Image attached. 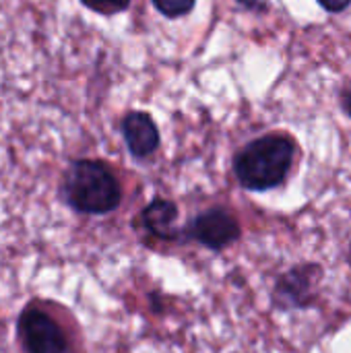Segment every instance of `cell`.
<instances>
[{"label": "cell", "mask_w": 351, "mask_h": 353, "mask_svg": "<svg viewBox=\"0 0 351 353\" xmlns=\"http://www.w3.org/2000/svg\"><path fill=\"white\" fill-rule=\"evenodd\" d=\"M327 10H331V12H341V10H345L348 6H350L351 0H319Z\"/></svg>", "instance_id": "obj_10"}, {"label": "cell", "mask_w": 351, "mask_h": 353, "mask_svg": "<svg viewBox=\"0 0 351 353\" xmlns=\"http://www.w3.org/2000/svg\"><path fill=\"white\" fill-rule=\"evenodd\" d=\"M81 2L99 14H116L130 4V0H81Z\"/></svg>", "instance_id": "obj_9"}, {"label": "cell", "mask_w": 351, "mask_h": 353, "mask_svg": "<svg viewBox=\"0 0 351 353\" xmlns=\"http://www.w3.org/2000/svg\"><path fill=\"white\" fill-rule=\"evenodd\" d=\"M296 155V143L283 134H267L246 145L234 161L240 184L248 190H269L279 186Z\"/></svg>", "instance_id": "obj_1"}, {"label": "cell", "mask_w": 351, "mask_h": 353, "mask_svg": "<svg viewBox=\"0 0 351 353\" xmlns=\"http://www.w3.org/2000/svg\"><path fill=\"white\" fill-rule=\"evenodd\" d=\"M124 141L134 157H149L159 145V132L147 112H130L122 120Z\"/></svg>", "instance_id": "obj_6"}, {"label": "cell", "mask_w": 351, "mask_h": 353, "mask_svg": "<svg viewBox=\"0 0 351 353\" xmlns=\"http://www.w3.org/2000/svg\"><path fill=\"white\" fill-rule=\"evenodd\" d=\"M190 234L207 248L221 250L240 238V225L225 209H209L192 221Z\"/></svg>", "instance_id": "obj_4"}, {"label": "cell", "mask_w": 351, "mask_h": 353, "mask_svg": "<svg viewBox=\"0 0 351 353\" xmlns=\"http://www.w3.org/2000/svg\"><path fill=\"white\" fill-rule=\"evenodd\" d=\"M176 219H178V209L172 201H166V199H155L143 211V225L155 238H161V240H172L176 236V230H174Z\"/></svg>", "instance_id": "obj_7"}, {"label": "cell", "mask_w": 351, "mask_h": 353, "mask_svg": "<svg viewBox=\"0 0 351 353\" xmlns=\"http://www.w3.org/2000/svg\"><path fill=\"white\" fill-rule=\"evenodd\" d=\"M155 4V8L170 17V19H178V17H184L192 10L194 6V0H151Z\"/></svg>", "instance_id": "obj_8"}, {"label": "cell", "mask_w": 351, "mask_h": 353, "mask_svg": "<svg viewBox=\"0 0 351 353\" xmlns=\"http://www.w3.org/2000/svg\"><path fill=\"white\" fill-rule=\"evenodd\" d=\"M19 343L25 353H70V333L50 302H31L17 323Z\"/></svg>", "instance_id": "obj_3"}, {"label": "cell", "mask_w": 351, "mask_h": 353, "mask_svg": "<svg viewBox=\"0 0 351 353\" xmlns=\"http://www.w3.org/2000/svg\"><path fill=\"white\" fill-rule=\"evenodd\" d=\"M238 2H242V4L248 6V8H263V4H261L259 0H238Z\"/></svg>", "instance_id": "obj_11"}, {"label": "cell", "mask_w": 351, "mask_h": 353, "mask_svg": "<svg viewBox=\"0 0 351 353\" xmlns=\"http://www.w3.org/2000/svg\"><path fill=\"white\" fill-rule=\"evenodd\" d=\"M343 108H345V112L351 116V91H348V93L343 95Z\"/></svg>", "instance_id": "obj_12"}, {"label": "cell", "mask_w": 351, "mask_h": 353, "mask_svg": "<svg viewBox=\"0 0 351 353\" xmlns=\"http://www.w3.org/2000/svg\"><path fill=\"white\" fill-rule=\"evenodd\" d=\"M319 277V267L306 265L285 273L275 290L277 302L283 308H304L312 300V283Z\"/></svg>", "instance_id": "obj_5"}, {"label": "cell", "mask_w": 351, "mask_h": 353, "mask_svg": "<svg viewBox=\"0 0 351 353\" xmlns=\"http://www.w3.org/2000/svg\"><path fill=\"white\" fill-rule=\"evenodd\" d=\"M64 201L79 213L103 215L120 205L122 188L114 172L95 159L70 163L62 182Z\"/></svg>", "instance_id": "obj_2"}]
</instances>
